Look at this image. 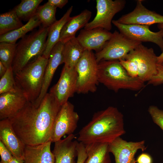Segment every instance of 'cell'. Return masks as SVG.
<instances>
[{
	"label": "cell",
	"mask_w": 163,
	"mask_h": 163,
	"mask_svg": "<svg viewBox=\"0 0 163 163\" xmlns=\"http://www.w3.org/2000/svg\"><path fill=\"white\" fill-rule=\"evenodd\" d=\"M61 106L49 92L39 104L28 101L8 119L15 133L25 145H37L51 141L54 123Z\"/></svg>",
	"instance_id": "1"
},
{
	"label": "cell",
	"mask_w": 163,
	"mask_h": 163,
	"mask_svg": "<svg viewBox=\"0 0 163 163\" xmlns=\"http://www.w3.org/2000/svg\"><path fill=\"white\" fill-rule=\"evenodd\" d=\"M125 133L123 114L117 107L109 106L94 114L79 132L77 140L85 145L109 143Z\"/></svg>",
	"instance_id": "2"
},
{
	"label": "cell",
	"mask_w": 163,
	"mask_h": 163,
	"mask_svg": "<svg viewBox=\"0 0 163 163\" xmlns=\"http://www.w3.org/2000/svg\"><path fill=\"white\" fill-rule=\"evenodd\" d=\"M98 78L99 83L115 92L121 89L138 91L145 86L139 78L130 76L117 60L98 62Z\"/></svg>",
	"instance_id": "3"
},
{
	"label": "cell",
	"mask_w": 163,
	"mask_h": 163,
	"mask_svg": "<svg viewBox=\"0 0 163 163\" xmlns=\"http://www.w3.org/2000/svg\"><path fill=\"white\" fill-rule=\"evenodd\" d=\"M119 61L130 76L139 78L144 83L150 81L157 73V56L152 48L142 43Z\"/></svg>",
	"instance_id": "4"
},
{
	"label": "cell",
	"mask_w": 163,
	"mask_h": 163,
	"mask_svg": "<svg viewBox=\"0 0 163 163\" xmlns=\"http://www.w3.org/2000/svg\"><path fill=\"white\" fill-rule=\"evenodd\" d=\"M48 60L43 56H39L14 73L16 85L28 101L34 102L40 95Z\"/></svg>",
	"instance_id": "5"
},
{
	"label": "cell",
	"mask_w": 163,
	"mask_h": 163,
	"mask_svg": "<svg viewBox=\"0 0 163 163\" xmlns=\"http://www.w3.org/2000/svg\"><path fill=\"white\" fill-rule=\"evenodd\" d=\"M47 35L48 28L42 26L37 30L26 35L17 43L12 65L14 73L43 55Z\"/></svg>",
	"instance_id": "6"
},
{
	"label": "cell",
	"mask_w": 163,
	"mask_h": 163,
	"mask_svg": "<svg viewBox=\"0 0 163 163\" xmlns=\"http://www.w3.org/2000/svg\"><path fill=\"white\" fill-rule=\"evenodd\" d=\"M98 63L92 51L85 50L75 67L78 74L76 93L86 94L96 91L99 83Z\"/></svg>",
	"instance_id": "7"
},
{
	"label": "cell",
	"mask_w": 163,
	"mask_h": 163,
	"mask_svg": "<svg viewBox=\"0 0 163 163\" xmlns=\"http://www.w3.org/2000/svg\"><path fill=\"white\" fill-rule=\"evenodd\" d=\"M141 43L115 30L104 47L95 54L97 61L98 63L102 61L119 60Z\"/></svg>",
	"instance_id": "8"
},
{
	"label": "cell",
	"mask_w": 163,
	"mask_h": 163,
	"mask_svg": "<svg viewBox=\"0 0 163 163\" xmlns=\"http://www.w3.org/2000/svg\"><path fill=\"white\" fill-rule=\"evenodd\" d=\"M97 14L94 19L84 27L85 30L97 28L108 31L112 28V19L114 15L122 10L125 6L124 0H97Z\"/></svg>",
	"instance_id": "9"
},
{
	"label": "cell",
	"mask_w": 163,
	"mask_h": 163,
	"mask_svg": "<svg viewBox=\"0 0 163 163\" xmlns=\"http://www.w3.org/2000/svg\"><path fill=\"white\" fill-rule=\"evenodd\" d=\"M79 116L74 105L68 101L62 105L55 119L51 141L55 142L65 135L73 134L77 127Z\"/></svg>",
	"instance_id": "10"
},
{
	"label": "cell",
	"mask_w": 163,
	"mask_h": 163,
	"mask_svg": "<svg viewBox=\"0 0 163 163\" xmlns=\"http://www.w3.org/2000/svg\"><path fill=\"white\" fill-rule=\"evenodd\" d=\"M113 24L119 32L130 39L142 42H150L158 45L163 50V30L157 32L149 29L150 26L138 24H125L113 20Z\"/></svg>",
	"instance_id": "11"
},
{
	"label": "cell",
	"mask_w": 163,
	"mask_h": 163,
	"mask_svg": "<svg viewBox=\"0 0 163 163\" xmlns=\"http://www.w3.org/2000/svg\"><path fill=\"white\" fill-rule=\"evenodd\" d=\"M77 79L75 68L64 66L58 82L51 88L50 92L61 106L76 92Z\"/></svg>",
	"instance_id": "12"
},
{
	"label": "cell",
	"mask_w": 163,
	"mask_h": 163,
	"mask_svg": "<svg viewBox=\"0 0 163 163\" xmlns=\"http://www.w3.org/2000/svg\"><path fill=\"white\" fill-rule=\"evenodd\" d=\"M144 140L127 142L118 137L109 143L110 152L114 155L115 163H136L135 156L139 150H145Z\"/></svg>",
	"instance_id": "13"
},
{
	"label": "cell",
	"mask_w": 163,
	"mask_h": 163,
	"mask_svg": "<svg viewBox=\"0 0 163 163\" xmlns=\"http://www.w3.org/2000/svg\"><path fill=\"white\" fill-rule=\"evenodd\" d=\"M142 0H138L135 8L132 11L123 15L116 21L125 24H138L150 26L163 23V15L147 9Z\"/></svg>",
	"instance_id": "14"
},
{
	"label": "cell",
	"mask_w": 163,
	"mask_h": 163,
	"mask_svg": "<svg viewBox=\"0 0 163 163\" xmlns=\"http://www.w3.org/2000/svg\"><path fill=\"white\" fill-rule=\"evenodd\" d=\"M113 33L103 29L82 30L76 38L84 50L96 52L101 50L112 36Z\"/></svg>",
	"instance_id": "15"
},
{
	"label": "cell",
	"mask_w": 163,
	"mask_h": 163,
	"mask_svg": "<svg viewBox=\"0 0 163 163\" xmlns=\"http://www.w3.org/2000/svg\"><path fill=\"white\" fill-rule=\"evenodd\" d=\"M28 101L26 95L18 87L14 91L0 94V120L12 117Z\"/></svg>",
	"instance_id": "16"
},
{
	"label": "cell",
	"mask_w": 163,
	"mask_h": 163,
	"mask_svg": "<svg viewBox=\"0 0 163 163\" xmlns=\"http://www.w3.org/2000/svg\"><path fill=\"white\" fill-rule=\"evenodd\" d=\"M64 43L59 41L51 50L45 71L43 86L40 95L35 101L39 104L47 93L54 73L59 66L64 63L63 51Z\"/></svg>",
	"instance_id": "17"
},
{
	"label": "cell",
	"mask_w": 163,
	"mask_h": 163,
	"mask_svg": "<svg viewBox=\"0 0 163 163\" xmlns=\"http://www.w3.org/2000/svg\"><path fill=\"white\" fill-rule=\"evenodd\" d=\"M0 141L17 158L23 159L25 145L17 136L8 118L0 121Z\"/></svg>",
	"instance_id": "18"
},
{
	"label": "cell",
	"mask_w": 163,
	"mask_h": 163,
	"mask_svg": "<svg viewBox=\"0 0 163 163\" xmlns=\"http://www.w3.org/2000/svg\"><path fill=\"white\" fill-rule=\"evenodd\" d=\"M75 137L72 134L54 142L52 152L55 163H76L75 159L77 157V147L78 142L74 139Z\"/></svg>",
	"instance_id": "19"
},
{
	"label": "cell",
	"mask_w": 163,
	"mask_h": 163,
	"mask_svg": "<svg viewBox=\"0 0 163 163\" xmlns=\"http://www.w3.org/2000/svg\"><path fill=\"white\" fill-rule=\"evenodd\" d=\"M51 141L33 146L25 145L23 154L24 163H55L51 150Z\"/></svg>",
	"instance_id": "20"
},
{
	"label": "cell",
	"mask_w": 163,
	"mask_h": 163,
	"mask_svg": "<svg viewBox=\"0 0 163 163\" xmlns=\"http://www.w3.org/2000/svg\"><path fill=\"white\" fill-rule=\"evenodd\" d=\"M91 14V11L86 9L77 15L70 17L61 30L59 41L65 43L75 37L77 31L88 23Z\"/></svg>",
	"instance_id": "21"
},
{
	"label": "cell",
	"mask_w": 163,
	"mask_h": 163,
	"mask_svg": "<svg viewBox=\"0 0 163 163\" xmlns=\"http://www.w3.org/2000/svg\"><path fill=\"white\" fill-rule=\"evenodd\" d=\"M73 9L69 7L63 16L59 20L48 28L47 38L43 56L49 59L51 51L53 47L59 41L61 30L68 21Z\"/></svg>",
	"instance_id": "22"
},
{
	"label": "cell",
	"mask_w": 163,
	"mask_h": 163,
	"mask_svg": "<svg viewBox=\"0 0 163 163\" xmlns=\"http://www.w3.org/2000/svg\"><path fill=\"white\" fill-rule=\"evenodd\" d=\"M87 157L84 163H111L109 143L85 145Z\"/></svg>",
	"instance_id": "23"
},
{
	"label": "cell",
	"mask_w": 163,
	"mask_h": 163,
	"mask_svg": "<svg viewBox=\"0 0 163 163\" xmlns=\"http://www.w3.org/2000/svg\"><path fill=\"white\" fill-rule=\"evenodd\" d=\"M85 50L76 37L65 43L63 51L64 66L75 68Z\"/></svg>",
	"instance_id": "24"
},
{
	"label": "cell",
	"mask_w": 163,
	"mask_h": 163,
	"mask_svg": "<svg viewBox=\"0 0 163 163\" xmlns=\"http://www.w3.org/2000/svg\"><path fill=\"white\" fill-rule=\"evenodd\" d=\"M41 22L36 15L21 27L0 36V42L16 43L19 38H22L28 32L40 25Z\"/></svg>",
	"instance_id": "25"
},
{
	"label": "cell",
	"mask_w": 163,
	"mask_h": 163,
	"mask_svg": "<svg viewBox=\"0 0 163 163\" xmlns=\"http://www.w3.org/2000/svg\"><path fill=\"white\" fill-rule=\"evenodd\" d=\"M42 0H22L14 9L21 20L28 21L36 15Z\"/></svg>",
	"instance_id": "26"
},
{
	"label": "cell",
	"mask_w": 163,
	"mask_h": 163,
	"mask_svg": "<svg viewBox=\"0 0 163 163\" xmlns=\"http://www.w3.org/2000/svg\"><path fill=\"white\" fill-rule=\"evenodd\" d=\"M24 25L13 9L0 15V36L17 29Z\"/></svg>",
	"instance_id": "27"
},
{
	"label": "cell",
	"mask_w": 163,
	"mask_h": 163,
	"mask_svg": "<svg viewBox=\"0 0 163 163\" xmlns=\"http://www.w3.org/2000/svg\"><path fill=\"white\" fill-rule=\"evenodd\" d=\"M56 8L48 2L38 7L36 15L40 21L42 27L47 28L57 20L56 18Z\"/></svg>",
	"instance_id": "28"
},
{
	"label": "cell",
	"mask_w": 163,
	"mask_h": 163,
	"mask_svg": "<svg viewBox=\"0 0 163 163\" xmlns=\"http://www.w3.org/2000/svg\"><path fill=\"white\" fill-rule=\"evenodd\" d=\"M17 43L4 42L0 43V61L7 69L12 67Z\"/></svg>",
	"instance_id": "29"
},
{
	"label": "cell",
	"mask_w": 163,
	"mask_h": 163,
	"mask_svg": "<svg viewBox=\"0 0 163 163\" xmlns=\"http://www.w3.org/2000/svg\"><path fill=\"white\" fill-rule=\"evenodd\" d=\"M14 73L11 67L7 69L5 74L1 78L0 94L14 91L17 88Z\"/></svg>",
	"instance_id": "30"
},
{
	"label": "cell",
	"mask_w": 163,
	"mask_h": 163,
	"mask_svg": "<svg viewBox=\"0 0 163 163\" xmlns=\"http://www.w3.org/2000/svg\"><path fill=\"white\" fill-rule=\"evenodd\" d=\"M148 111L153 122L163 131V110L155 106L151 105Z\"/></svg>",
	"instance_id": "31"
},
{
	"label": "cell",
	"mask_w": 163,
	"mask_h": 163,
	"mask_svg": "<svg viewBox=\"0 0 163 163\" xmlns=\"http://www.w3.org/2000/svg\"><path fill=\"white\" fill-rule=\"evenodd\" d=\"M147 84L155 86L163 84V62L157 64L156 74L148 82Z\"/></svg>",
	"instance_id": "32"
},
{
	"label": "cell",
	"mask_w": 163,
	"mask_h": 163,
	"mask_svg": "<svg viewBox=\"0 0 163 163\" xmlns=\"http://www.w3.org/2000/svg\"><path fill=\"white\" fill-rule=\"evenodd\" d=\"M0 155L1 157L0 163H8L13 156L10 151L1 141Z\"/></svg>",
	"instance_id": "33"
},
{
	"label": "cell",
	"mask_w": 163,
	"mask_h": 163,
	"mask_svg": "<svg viewBox=\"0 0 163 163\" xmlns=\"http://www.w3.org/2000/svg\"><path fill=\"white\" fill-rule=\"evenodd\" d=\"M77 150V158L76 163H84L87 157L85 145L81 142H78Z\"/></svg>",
	"instance_id": "34"
},
{
	"label": "cell",
	"mask_w": 163,
	"mask_h": 163,
	"mask_svg": "<svg viewBox=\"0 0 163 163\" xmlns=\"http://www.w3.org/2000/svg\"><path fill=\"white\" fill-rule=\"evenodd\" d=\"M152 159L151 155L148 153H143L138 157L137 163H152Z\"/></svg>",
	"instance_id": "35"
},
{
	"label": "cell",
	"mask_w": 163,
	"mask_h": 163,
	"mask_svg": "<svg viewBox=\"0 0 163 163\" xmlns=\"http://www.w3.org/2000/svg\"><path fill=\"white\" fill-rule=\"evenodd\" d=\"M48 2L51 5L62 8L68 2V0H49Z\"/></svg>",
	"instance_id": "36"
},
{
	"label": "cell",
	"mask_w": 163,
	"mask_h": 163,
	"mask_svg": "<svg viewBox=\"0 0 163 163\" xmlns=\"http://www.w3.org/2000/svg\"><path fill=\"white\" fill-rule=\"evenodd\" d=\"M158 27L159 29L163 30V23L158 24ZM163 62V50L161 54L158 56H157L158 64H160Z\"/></svg>",
	"instance_id": "37"
},
{
	"label": "cell",
	"mask_w": 163,
	"mask_h": 163,
	"mask_svg": "<svg viewBox=\"0 0 163 163\" xmlns=\"http://www.w3.org/2000/svg\"><path fill=\"white\" fill-rule=\"evenodd\" d=\"M7 69L0 61V77L1 78L6 73Z\"/></svg>",
	"instance_id": "38"
},
{
	"label": "cell",
	"mask_w": 163,
	"mask_h": 163,
	"mask_svg": "<svg viewBox=\"0 0 163 163\" xmlns=\"http://www.w3.org/2000/svg\"><path fill=\"white\" fill-rule=\"evenodd\" d=\"M8 163H24V161L23 158H17L13 156Z\"/></svg>",
	"instance_id": "39"
}]
</instances>
